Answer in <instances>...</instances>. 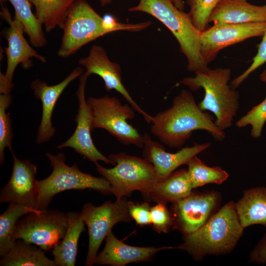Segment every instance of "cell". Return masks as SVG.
<instances>
[{
  "instance_id": "484cf974",
  "label": "cell",
  "mask_w": 266,
  "mask_h": 266,
  "mask_svg": "<svg viewBox=\"0 0 266 266\" xmlns=\"http://www.w3.org/2000/svg\"><path fill=\"white\" fill-rule=\"evenodd\" d=\"M43 210L22 203H11L0 215V256H3L12 247V235L17 221L31 213H40Z\"/></svg>"
},
{
  "instance_id": "8fae6325",
  "label": "cell",
  "mask_w": 266,
  "mask_h": 266,
  "mask_svg": "<svg viewBox=\"0 0 266 266\" xmlns=\"http://www.w3.org/2000/svg\"><path fill=\"white\" fill-rule=\"evenodd\" d=\"M220 193L214 190L192 192L187 197L172 203L170 212L172 228L186 235L198 230L218 209Z\"/></svg>"
},
{
  "instance_id": "7402d4cb",
  "label": "cell",
  "mask_w": 266,
  "mask_h": 266,
  "mask_svg": "<svg viewBox=\"0 0 266 266\" xmlns=\"http://www.w3.org/2000/svg\"><path fill=\"white\" fill-rule=\"evenodd\" d=\"M193 189L187 169H181L159 181L147 200L156 203H172L190 195Z\"/></svg>"
},
{
  "instance_id": "d590c367",
  "label": "cell",
  "mask_w": 266,
  "mask_h": 266,
  "mask_svg": "<svg viewBox=\"0 0 266 266\" xmlns=\"http://www.w3.org/2000/svg\"><path fill=\"white\" fill-rule=\"evenodd\" d=\"M13 85L5 76L4 74H0V93L10 94Z\"/></svg>"
},
{
  "instance_id": "d6a6232c",
  "label": "cell",
  "mask_w": 266,
  "mask_h": 266,
  "mask_svg": "<svg viewBox=\"0 0 266 266\" xmlns=\"http://www.w3.org/2000/svg\"><path fill=\"white\" fill-rule=\"evenodd\" d=\"M262 37V40L258 46L257 53L253 58L251 65L242 74L231 82L230 85L233 89H235L251 73L266 63V30Z\"/></svg>"
},
{
  "instance_id": "ac0fdd59",
  "label": "cell",
  "mask_w": 266,
  "mask_h": 266,
  "mask_svg": "<svg viewBox=\"0 0 266 266\" xmlns=\"http://www.w3.org/2000/svg\"><path fill=\"white\" fill-rule=\"evenodd\" d=\"M83 72V68L78 66L57 84L49 86L46 82L38 79L31 84L30 86L34 96L35 98L41 100L42 108L41 120L36 139L37 144L49 141L54 135L56 129L53 127L51 118L55 105L67 85L80 76Z\"/></svg>"
},
{
  "instance_id": "2e32d148",
  "label": "cell",
  "mask_w": 266,
  "mask_h": 266,
  "mask_svg": "<svg viewBox=\"0 0 266 266\" xmlns=\"http://www.w3.org/2000/svg\"><path fill=\"white\" fill-rule=\"evenodd\" d=\"M0 15L9 26L6 32L8 46L5 48L7 66L4 75L12 83L14 71L18 65L20 64L23 68L27 69L33 66L32 58L42 63H46L47 60L30 45L24 36L23 25L17 18L14 17L12 19L8 9L2 4Z\"/></svg>"
},
{
  "instance_id": "836d02e7",
  "label": "cell",
  "mask_w": 266,
  "mask_h": 266,
  "mask_svg": "<svg viewBox=\"0 0 266 266\" xmlns=\"http://www.w3.org/2000/svg\"><path fill=\"white\" fill-rule=\"evenodd\" d=\"M129 212L132 220L137 225L145 226L151 225L150 204L147 202L128 201Z\"/></svg>"
},
{
  "instance_id": "44dd1931",
  "label": "cell",
  "mask_w": 266,
  "mask_h": 266,
  "mask_svg": "<svg viewBox=\"0 0 266 266\" xmlns=\"http://www.w3.org/2000/svg\"><path fill=\"white\" fill-rule=\"evenodd\" d=\"M241 227L261 225L266 228V187H257L243 191L242 198L234 203Z\"/></svg>"
},
{
  "instance_id": "74e56055",
  "label": "cell",
  "mask_w": 266,
  "mask_h": 266,
  "mask_svg": "<svg viewBox=\"0 0 266 266\" xmlns=\"http://www.w3.org/2000/svg\"><path fill=\"white\" fill-rule=\"evenodd\" d=\"M260 79L263 82H266V66L260 75Z\"/></svg>"
},
{
  "instance_id": "8d00e7d4",
  "label": "cell",
  "mask_w": 266,
  "mask_h": 266,
  "mask_svg": "<svg viewBox=\"0 0 266 266\" xmlns=\"http://www.w3.org/2000/svg\"><path fill=\"white\" fill-rule=\"evenodd\" d=\"M175 6L179 9L184 10V2L183 0H171Z\"/></svg>"
},
{
  "instance_id": "52a82bcc",
  "label": "cell",
  "mask_w": 266,
  "mask_h": 266,
  "mask_svg": "<svg viewBox=\"0 0 266 266\" xmlns=\"http://www.w3.org/2000/svg\"><path fill=\"white\" fill-rule=\"evenodd\" d=\"M63 30L57 53L61 58H67L86 44L113 32L85 0H78L70 6Z\"/></svg>"
},
{
  "instance_id": "30bf717a",
  "label": "cell",
  "mask_w": 266,
  "mask_h": 266,
  "mask_svg": "<svg viewBox=\"0 0 266 266\" xmlns=\"http://www.w3.org/2000/svg\"><path fill=\"white\" fill-rule=\"evenodd\" d=\"M125 197L112 202L107 200L100 206L90 202L85 204L80 212L82 220L88 230L89 244L85 266L95 264L100 244L112 227L119 222L132 220Z\"/></svg>"
},
{
  "instance_id": "ffe728a7",
  "label": "cell",
  "mask_w": 266,
  "mask_h": 266,
  "mask_svg": "<svg viewBox=\"0 0 266 266\" xmlns=\"http://www.w3.org/2000/svg\"><path fill=\"white\" fill-rule=\"evenodd\" d=\"M210 22L214 24L266 22V5H256L246 0H220L211 13Z\"/></svg>"
},
{
  "instance_id": "f1b7e54d",
  "label": "cell",
  "mask_w": 266,
  "mask_h": 266,
  "mask_svg": "<svg viewBox=\"0 0 266 266\" xmlns=\"http://www.w3.org/2000/svg\"><path fill=\"white\" fill-rule=\"evenodd\" d=\"M12 101L10 94H0V163L4 161V151L6 147L13 152L12 148L13 134L9 114L6 112Z\"/></svg>"
},
{
  "instance_id": "4316f807",
  "label": "cell",
  "mask_w": 266,
  "mask_h": 266,
  "mask_svg": "<svg viewBox=\"0 0 266 266\" xmlns=\"http://www.w3.org/2000/svg\"><path fill=\"white\" fill-rule=\"evenodd\" d=\"M12 5L14 17L18 19L24 28L32 45L35 47L44 46L47 40L42 30V25L32 12L29 0H8Z\"/></svg>"
},
{
  "instance_id": "3957f363",
  "label": "cell",
  "mask_w": 266,
  "mask_h": 266,
  "mask_svg": "<svg viewBox=\"0 0 266 266\" xmlns=\"http://www.w3.org/2000/svg\"><path fill=\"white\" fill-rule=\"evenodd\" d=\"M129 12L147 13L160 21L177 40L180 51L187 60V69L203 72L209 68L201 52V33L194 25L189 13L177 8L171 0H139Z\"/></svg>"
},
{
  "instance_id": "7a4b0ae2",
  "label": "cell",
  "mask_w": 266,
  "mask_h": 266,
  "mask_svg": "<svg viewBox=\"0 0 266 266\" xmlns=\"http://www.w3.org/2000/svg\"><path fill=\"white\" fill-rule=\"evenodd\" d=\"M234 202L231 201L219 209L195 232L183 235L176 249L185 251L196 261L207 255H221L231 252L243 234Z\"/></svg>"
},
{
  "instance_id": "5b68a950",
  "label": "cell",
  "mask_w": 266,
  "mask_h": 266,
  "mask_svg": "<svg viewBox=\"0 0 266 266\" xmlns=\"http://www.w3.org/2000/svg\"><path fill=\"white\" fill-rule=\"evenodd\" d=\"M108 158L113 163V167L107 168L96 162V169L109 182L116 200L129 196L134 191H140L147 199L161 180L153 164L144 158L124 152L111 154Z\"/></svg>"
},
{
  "instance_id": "f546056e",
  "label": "cell",
  "mask_w": 266,
  "mask_h": 266,
  "mask_svg": "<svg viewBox=\"0 0 266 266\" xmlns=\"http://www.w3.org/2000/svg\"><path fill=\"white\" fill-rule=\"evenodd\" d=\"M220 0H186L189 14L195 27L200 32L208 27L212 11Z\"/></svg>"
},
{
  "instance_id": "e575fe53",
  "label": "cell",
  "mask_w": 266,
  "mask_h": 266,
  "mask_svg": "<svg viewBox=\"0 0 266 266\" xmlns=\"http://www.w3.org/2000/svg\"><path fill=\"white\" fill-rule=\"evenodd\" d=\"M249 262L266 264V232L251 252Z\"/></svg>"
},
{
  "instance_id": "4fadbf2b",
  "label": "cell",
  "mask_w": 266,
  "mask_h": 266,
  "mask_svg": "<svg viewBox=\"0 0 266 266\" xmlns=\"http://www.w3.org/2000/svg\"><path fill=\"white\" fill-rule=\"evenodd\" d=\"M88 74L85 72L79 77V84L76 92L79 108L75 121L76 127L73 134L66 141L57 146L58 149L70 147L80 155L94 163L99 161L114 166L112 161L104 156L96 148L91 137L92 115L85 99V85Z\"/></svg>"
},
{
  "instance_id": "277c9868",
  "label": "cell",
  "mask_w": 266,
  "mask_h": 266,
  "mask_svg": "<svg viewBox=\"0 0 266 266\" xmlns=\"http://www.w3.org/2000/svg\"><path fill=\"white\" fill-rule=\"evenodd\" d=\"M184 77L181 83L193 91L203 89L204 96L198 105L216 117L215 123L222 130L230 128L239 108V93L229 85L231 71L228 68L207 69Z\"/></svg>"
},
{
  "instance_id": "5bb4252c",
  "label": "cell",
  "mask_w": 266,
  "mask_h": 266,
  "mask_svg": "<svg viewBox=\"0 0 266 266\" xmlns=\"http://www.w3.org/2000/svg\"><path fill=\"white\" fill-rule=\"evenodd\" d=\"M78 63L80 66L86 68V72L89 76L95 74L100 76L104 82V88L107 91L112 90L116 91L135 111L143 116L147 123L152 122L153 116L146 112L136 103L123 84L120 66L109 59L105 50L102 47L93 45L88 55L80 58Z\"/></svg>"
},
{
  "instance_id": "9a60e30c",
  "label": "cell",
  "mask_w": 266,
  "mask_h": 266,
  "mask_svg": "<svg viewBox=\"0 0 266 266\" xmlns=\"http://www.w3.org/2000/svg\"><path fill=\"white\" fill-rule=\"evenodd\" d=\"M12 171L9 180L1 190L0 202L18 203L35 207L38 188L36 166L29 160H21L12 152Z\"/></svg>"
},
{
  "instance_id": "d6986e66",
  "label": "cell",
  "mask_w": 266,
  "mask_h": 266,
  "mask_svg": "<svg viewBox=\"0 0 266 266\" xmlns=\"http://www.w3.org/2000/svg\"><path fill=\"white\" fill-rule=\"evenodd\" d=\"M105 245L97 255L95 264L124 266L132 263L148 262L158 252L175 247H137L128 245L118 239L110 231L105 238Z\"/></svg>"
},
{
  "instance_id": "83f0119b",
  "label": "cell",
  "mask_w": 266,
  "mask_h": 266,
  "mask_svg": "<svg viewBox=\"0 0 266 266\" xmlns=\"http://www.w3.org/2000/svg\"><path fill=\"white\" fill-rule=\"evenodd\" d=\"M187 165V171L193 189L210 183L220 185L229 177L228 172L221 167L208 166L197 156Z\"/></svg>"
},
{
  "instance_id": "ba28073f",
  "label": "cell",
  "mask_w": 266,
  "mask_h": 266,
  "mask_svg": "<svg viewBox=\"0 0 266 266\" xmlns=\"http://www.w3.org/2000/svg\"><path fill=\"white\" fill-rule=\"evenodd\" d=\"M86 100L92 115L93 130L104 129L125 145L143 148V136L127 122L135 116V110L130 105L123 104L117 98L107 95L89 97Z\"/></svg>"
},
{
  "instance_id": "603a6c76",
  "label": "cell",
  "mask_w": 266,
  "mask_h": 266,
  "mask_svg": "<svg viewBox=\"0 0 266 266\" xmlns=\"http://www.w3.org/2000/svg\"><path fill=\"white\" fill-rule=\"evenodd\" d=\"M68 226L61 243L52 248V254L57 266H74L76 261L78 242L82 232L85 231V223L80 213H67Z\"/></svg>"
},
{
  "instance_id": "cb8c5ba5",
  "label": "cell",
  "mask_w": 266,
  "mask_h": 266,
  "mask_svg": "<svg viewBox=\"0 0 266 266\" xmlns=\"http://www.w3.org/2000/svg\"><path fill=\"white\" fill-rule=\"evenodd\" d=\"M42 249L22 239L16 240L1 258L0 266H57L47 258Z\"/></svg>"
},
{
  "instance_id": "9c48e42d",
  "label": "cell",
  "mask_w": 266,
  "mask_h": 266,
  "mask_svg": "<svg viewBox=\"0 0 266 266\" xmlns=\"http://www.w3.org/2000/svg\"><path fill=\"white\" fill-rule=\"evenodd\" d=\"M68 226L67 213L55 210L31 212L16 223L12 241L21 239L44 251L52 249L65 235Z\"/></svg>"
},
{
  "instance_id": "8992f818",
  "label": "cell",
  "mask_w": 266,
  "mask_h": 266,
  "mask_svg": "<svg viewBox=\"0 0 266 266\" xmlns=\"http://www.w3.org/2000/svg\"><path fill=\"white\" fill-rule=\"evenodd\" d=\"M46 155L52 167V171L45 179L37 180L38 193L34 207L36 209H47L53 197L66 190L90 189L103 194H112V186L104 177H97L83 172L76 164L67 165L63 153L53 155L47 152Z\"/></svg>"
},
{
  "instance_id": "7c38bea8",
  "label": "cell",
  "mask_w": 266,
  "mask_h": 266,
  "mask_svg": "<svg viewBox=\"0 0 266 266\" xmlns=\"http://www.w3.org/2000/svg\"><path fill=\"white\" fill-rule=\"evenodd\" d=\"M266 30V22L214 24L201 33L203 60L208 65L223 48L251 37L262 36Z\"/></svg>"
},
{
  "instance_id": "f35d334b",
  "label": "cell",
  "mask_w": 266,
  "mask_h": 266,
  "mask_svg": "<svg viewBox=\"0 0 266 266\" xmlns=\"http://www.w3.org/2000/svg\"><path fill=\"white\" fill-rule=\"evenodd\" d=\"M100 4L102 6H105L110 4L112 0H99Z\"/></svg>"
},
{
  "instance_id": "6da1fadb",
  "label": "cell",
  "mask_w": 266,
  "mask_h": 266,
  "mask_svg": "<svg viewBox=\"0 0 266 266\" xmlns=\"http://www.w3.org/2000/svg\"><path fill=\"white\" fill-rule=\"evenodd\" d=\"M151 132L171 148L182 146L196 130H205L217 140L225 137L211 116L202 111L192 93L182 89L173 100L169 108L153 116Z\"/></svg>"
},
{
  "instance_id": "1f68e13d",
  "label": "cell",
  "mask_w": 266,
  "mask_h": 266,
  "mask_svg": "<svg viewBox=\"0 0 266 266\" xmlns=\"http://www.w3.org/2000/svg\"><path fill=\"white\" fill-rule=\"evenodd\" d=\"M166 204L157 203L151 207V225L153 230L159 233H167L172 228V218Z\"/></svg>"
},
{
  "instance_id": "4dcf8cb0",
  "label": "cell",
  "mask_w": 266,
  "mask_h": 266,
  "mask_svg": "<svg viewBox=\"0 0 266 266\" xmlns=\"http://www.w3.org/2000/svg\"><path fill=\"white\" fill-rule=\"evenodd\" d=\"M266 122V97L259 104L252 107L235 123L238 128L248 125L251 127V136L254 138L261 136L264 125Z\"/></svg>"
},
{
  "instance_id": "e0dca14e",
  "label": "cell",
  "mask_w": 266,
  "mask_h": 266,
  "mask_svg": "<svg viewBox=\"0 0 266 266\" xmlns=\"http://www.w3.org/2000/svg\"><path fill=\"white\" fill-rule=\"evenodd\" d=\"M143 137V158L153 164L161 180L166 178L180 166L188 165L194 157L211 146L209 143L195 144L171 153L166 152L164 146L153 140L149 134L145 133Z\"/></svg>"
},
{
  "instance_id": "d4e9b609",
  "label": "cell",
  "mask_w": 266,
  "mask_h": 266,
  "mask_svg": "<svg viewBox=\"0 0 266 266\" xmlns=\"http://www.w3.org/2000/svg\"><path fill=\"white\" fill-rule=\"evenodd\" d=\"M35 7V15L49 33L59 27L63 29L68 10L78 0H29Z\"/></svg>"
}]
</instances>
